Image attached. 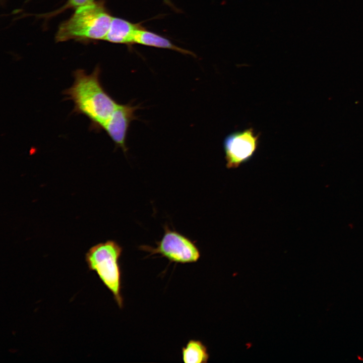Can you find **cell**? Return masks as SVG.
<instances>
[{
	"instance_id": "5b68a950",
	"label": "cell",
	"mask_w": 363,
	"mask_h": 363,
	"mask_svg": "<svg viewBox=\"0 0 363 363\" xmlns=\"http://www.w3.org/2000/svg\"><path fill=\"white\" fill-rule=\"evenodd\" d=\"M259 136L252 128L227 135L223 142L226 167L235 168L249 160L256 152Z\"/></svg>"
},
{
	"instance_id": "8992f818",
	"label": "cell",
	"mask_w": 363,
	"mask_h": 363,
	"mask_svg": "<svg viewBox=\"0 0 363 363\" xmlns=\"http://www.w3.org/2000/svg\"><path fill=\"white\" fill-rule=\"evenodd\" d=\"M139 105L131 103L118 105L104 125V130L112 140L116 148H120L126 153L128 148L126 144L127 134L130 124L138 119L135 115Z\"/></svg>"
},
{
	"instance_id": "ba28073f",
	"label": "cell",
	"mask_w": 363,
	"mask_h": 363,
	"mask_svg": "<svg viewBox=\"0 0 363 363\" xmlns=\"http://www.w3.org/2000/svg\"><path fill=\"white\" fill-rule=\"evenodd\" d=\"M134 42L147 46L170 49L183 53L194 55L189 51L174 45L169 40L155 33L140 28L137 30L135 32Z\"/></svg>"
},
{
	"instance_id": "30bf717a",
	"label": "cell",
	"mask_w": 363,
	"mask_h": 363,
	"mask_svg": "<svg viewBox=\"0 0 363 363\" xmlns=\"http://www.w3.org/2000/svg\"><path fill=\"white\" fill-rule=\"evenodd\" d=\"M94 2V0H69L68 5L69 7L77 9Z\"/></svg>"
},
{
	"instance_id": "277c9868",
	"label": "cell",
	"mask_w": 363,
	"mask_h": 363,
	"mask_svg": "<svg viewBox=\"0 0 363 363\" xmlns=\"http://www.w3.org/2000/svg\"><path fill=\"white\" fill-rule=\"evenodd\" d=\"M140 249L150 255H160L176 263L196 262L200 257V251L193 241L167 226H165L164 234L156 243V247L142 246Z\"/></svg>"
},
{
	"instance_id": "9c48e42d",
	"label": "cell",
	"mask_w": 363,
	"mask_h": 363,
	"mask_svg": "<svg viewBox=\"0 0 363 363\" xmlns=\"http://www.w3.org/2000/svg\"><path fill=\"white\" fill-rule=\"evenodd\" d=\"M182 358L185 363H204L208 361L209 354L201 341L190 340L182 348Z\"/></svg>"
},
{
	"instance_id": "52a82bcc",
	"label": "cell",
	"mask_w": 363,
	"mask_h": 363,
	"mask_svg": "<svg viewBox=\"0 0 363 363\" xmlns=\"http://www.w3.org/2000/svg\"><path fill=\"white\" fill-rule=\"evenodd\" d=\"M137 25L123 19L112 17L110 27L104 40L117 43L134 42Z\"/></svg>"
},
{
	"instance_id": "3957f363",
	"label": "cell",
	"mask_w": 363,
	"mask_h": 363,
	"mask_svg": "<svg viewBox=\"0 0 363 363\" xmlns=\"http://www.w3.org/2000/svg\"><path fill=\"white\" fill-rule=\"evenodd\" d=\"M122 252V247L117 242L108 240L93 246L85 254L89 270L96 273L104 285L111 292L120 309L124 306L119 263Z\"/></svg>"
},
{
	"instance_id": "6da1fadb",
	"label": "cell",
	"mask_w": 363,
	"mask_h": 363,
	"mask_svg": "<svg viewBox=\"0 0 363 363\" xmlns=\"http://www.w3.org/2000/svg\"><path fill=\"white\" fill-rule=\"evenodd\" d=\"M98 67L90 74L83 70H77L73 73V85L63 92L67 99L74 103L73 112L88 117L90 129L96 131L102 130L118 105L103 87Z\"/></svg>"
},
{
	"instance_id": "7a4b0ae2",
	"label": "cell",
	"mask_w": 363,
	"mask_h": 363,
	"mask_svg": "<svg viewBox=\"0 0 363 363\" xmlns=\"http://www.w3.org/2000/svg\"><path fill=\"white\" fill-rule=\"evenodd\" d=\"M111 17L100 4L80 7L70 19L60 24L56 35L57 42L73 39L104 40L110 27Z\"/></svg>"
}]
</instances>
